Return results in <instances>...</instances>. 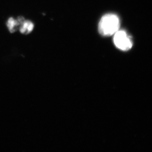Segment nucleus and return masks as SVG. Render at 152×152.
Returning <instances> with one entry per match:
<instances>
[{
  "label": "nucleus",
  "instance_id": "obj_1",
  "mask_svg": "<svg viewBox=\"0 0 152 152\" xmlns=\"http://www.w3.org/2000/svg\"><path fill=\"white\" fill-rule=\"evenodd\" d=\"M120 22L119 17L114 14H107L101 18L99 24V31L102 36L113 35L119 30Z\"/></svg>",
  "mask_w": 152,
  "mask_h": 152
},
{
  "label": "nucleus",
  "instance_id": "obj_2",
  "mask_svg": "<svg viewBox=\"0 0 152 152\" xmlns=\"http://www.w3.org/2000/svg\"><path fill=\"white\" fill-rule=\"evenodd\" d=\"M113 35L114 43L118 49L127 51L132 48V39L125 31L119 30Z\"/></svg>",
  "mask_w": 152,
  "mask_h": 152
},
{
  "label": "nucleus",
  "instance_id": "obj_4",
  "mask_svg": "<svg viewBox=\"0 0 152 152\" xmlns=\"http://www.w3.org/2000/svg\"><path fill=\"white\" fill-rule=\"evenodd\" d=\"M34 28V25L32 22L29 20H25L21 25L19 30L22 34H27L32 32Z\"/></svg>",
  "mask_w": 152,
  "mask_h": 152
},
{
  "label": "nucleus",
  "instance_id": "obj_3",
  "mask_svg": "<svg viewBox=\"0 0 152 152\" xmlns=\"http://www.w3.org/2000/svg\"><path fill=\"white\" fill-rule=\"evenodd\" d=\"M25 19L23 17H19L17 20H15L13 18H10L7 20V27L10 33H15L17 29H18V27L20 28L21 25L24 21Z\"/></svg>",
  "mask_w": 152,
  "mask_h": 152
}]
</instances>
